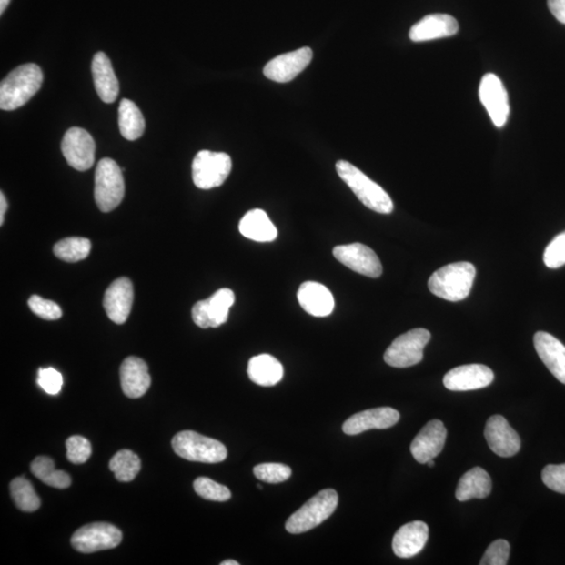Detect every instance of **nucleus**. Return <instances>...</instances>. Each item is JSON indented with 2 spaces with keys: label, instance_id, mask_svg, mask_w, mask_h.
Segmentation results:
<instances>
[{
  "label": "nucleus",
  "instance_id": "30",
  "mask_svg": "<svg viewBox=\"0 0 565 565\" xmlns=\"http://www.w3.org/2000/svg\"><path fill=\"white\" fill-rule=\"evenodd\" d=\"M35 477L55 489H66L72 485V479L65 471L55 469L54 460L48 457H38L31 464Z\"/></svg>",
  "mask_w": 565,
  "mask_h": 565
},
{
  "label": "nucleus",
  "instance_id": "17",
  "mask_svg": "<svg viewBox=\"0 0 565 565\" xmlns=\"http://www.w3.org/2000/svg\"><path fill=\"white\" fill-rule=\"evenodd\" d=\"M134 285L127 277L117 278L105 292L104 308L108 318L117 325L128 319L134 304Z\"/></svg>",
  "mask_w": 565,
  "mask_h": 565
},
{
  "label": "nucleus",
  "instance_id": "6",
  "mask_svg": "<svg viewBox=\"0 0 565 565\" xmlns=\"http://www.w3.org/2000/svg\"><path fill=\"white\" fill-rule=\"evenodd\" d=\"M125 184L121 167L111 158H103L96 166L95 200L102 212L114 211L123 201Z\"/></svg>",
  "mask_w": 565,
  "mask_h": 565
},
{
  "label": "nucleus",
  "instance_id": "47",
  "mask_svg": "<svg viewBox=\"0 0 565 565\" xmlns=\"http://www.w3.org/2000/svg\"><path fill=\"white\" fill-rule=\"evenodd\" d=\"M257 488H259V489H260V490H262V489H263V488H262V486H261V485H257Z\"/></svg>",
  "mask_w": 565,
  "mask_h": 565
},
{
  "label": "nucleus",
  "instance_id": "37",
  "mask_svg": "<svg viewBox=\"0 0 565 565\" xmlns=\"http://www.w3.org/2000/svg\"><path fill=\"white\" fill-rule=\"evenodd\" d=\"M544 264L547 267L557 269L565 265V232L558 235L544 251Z\"/></svg>",
  "mask_w": 565,
  "mask_h": 565
},
{
  "label": "nucleus",
  "instance_id": "39",
  "mask_svg": "<svg viewBox=\"0 0 565 565\" xmlns=\"http://www.w3.org/2000/svg\"><path fill=\"white\" fill-rule=\"evenodd\" d=\"M31 310L41 318L55 320L62 317V310L58 304L39 296H32L29 299Z\"/></svg>",
  "mask_w": 565,
  "mask_h": 565
},
{
  "label": "nucleus",
  "instance_id": "12",
  "mask_svg": "<svg viewBox=\"0 0 565 565\" xmlns=\"http://www.w3.org/2000/svg\"><path fill=\"white\" fill-rule=\"evenodd\" d=\"M335 259L345 267L368 277H379L382 265L374 250L361 243L347 244L333 249Z\"/></svg>",
  "mask_w": 565,
  "mask_h": 565
},
{
  "label": "nucleus",
  "instance_id": "1",
  "mask_svg": "<svg viewBox=\"0 0 565 565\" xmlns=\"http://www.w3.org/2000/svg\"><path fill=\"white\" fill-rule=\"evenodd\" d=\"M42 82L44 74L34 63L14 69L0 84V108L11 111L23 107L39 92Z\"/></svg>",
  "mask_w": 565,
  "mask_h": 565
},
{
  "label": "nucleus",
  "instance_id": "36",
  "mask_svg": "<svg viewBox=\"0 0 565 565\" xmlns=\"http://www.w3.org/2000/svg\"><path fill=\"white\" fill-rule=\"evenodd\" d=\"M66 457L69 462L80 465L92 456V445L86 438L73 436L66 439Z\"/></svg>",
  "mask_w": 565,
  "mask_h": 565
},
{
  "label": "nucleus",
  "instance_id": "38",
  "mask_svg": "<svg viewBox=\"0 0 565 565\" xmlns=\"http://www.w3.org/2000/svg\"><path fill=\"white\" fill-rule=\"evenodd\" d=\"M510 556V544L499 540L490 544L479 562L480 565H506Z\"/></svg>",
  "mask_w": 565,
  "mask_h": 565
},
{
  "label": "nucleus",
  "instance_id": "20",
  "mask_svg": "<svg viewBox=\"0 0 565 565\" xmlns=\"http://www.w3.org/2000/svg\"><path fill=\"white\" fill-rule=\"evenodd\" d=\"M459 32L455 17L448 14H430L419 21L409 31V38L414 42H425L450 37Z\"/></svg>",
  "mask_w": 565,
  "mask_h": 565
},
{
  "label": "nucleus",
  "instance_id": "43",
  "mask_svg": "<svg viewBox=\"0 0 565 565\" xmlns=\"http://www.w3.org/2000/svg\"><path fill=\"white\" fill-rule=\"evenodd\" d=\"M8 209V202L5 197L4 193H0V225H4L5 214Z\"/></svg>",
  "mask_w": 565,
  "mask_h": 565
},
{
  "label": "nucleus",
  "instance_id": "22",
  "mask_svg": "<svg viewBox=\"0 0 565 565\" xmlns=\"http://www.w3.org/2000/svg\"><path fill=\"white\" fill-rule=\"evenodd\" d=\"M534 347L549 371L565 385V346L561 341L547 332H537Z\"/></svg>",
  "mask_w": 565,
  "mask_h": 565
},
{
  "label": "nucleus",
  "instance_id": "23",
  "mask_svg": "<svg viewBox=\"0 0 565 565\" xmlns=\"http://www.w3.org/2000/svg\"><path fill=\"white\" fill-rule=\"evenodd\" d=\"M429 540V526L417 520L407 523L396 532L393 550L396 556L410 558L420 553Z\"/></svg>",
  "mask_w": 565,
  "mask_h": 565
},
{
  "label": "nucleus",
  "instance_id": "29",
  "mask_svg": "<svg viewBox=\"0 0 565 565\" xmlns=\"http://www.w3.org/2000/svg\"><path fill=\"white\" fill-rule=\"evenodd\" d=\"M118 126L124 138L136 141L144 135L146 123L142 111L135 102L123 99L118 107Z\"/></svg>",
  "mask_w": 565,
  "mask_h": 565
},
{
  "label": "nucleus",
  "instance_id": "40",
  "mask_svg": "<svg viewBox=\"0 0 565 565\" xmlns=\"http://www.w3.org/2000/svg\"><path fill=\"white\" fill-rule=\"evenodd\" d=\"M541 478L550 490L565 494V464L544 467Z\"/></svg>",
  "mask_w": 565,
  "mask_h": 565
},
{
  "label": "nucleus",
  "instance_id": "19",
  "mask_svg": "<svg viewBox=\"0 0 565 565\" xmlns=\"http://www.w3.org/2000/svg\"><path fill=\"white\" fill-rule=\"evenodd\" d=\"M400 414L394 409L378 408L360 411L348 419L343 430L348 436L359 435L371 429H387L399 421Z\"/></svg>",
  "mask_w": 565,
  "mask_h": 565
},
{
  "label": "nucleus",
  "instance_id": "32",
  "mask_svg": "<svg viewBox=\"0 0 565 565\" xmlns=\"http://www.w3.org/2000/svg\"><path fill=\"white\" fill-rule=\"evenodd\" d=\"M11 497L21 511L34 512L40 508L41 501L31 481L25 478H17L11 481Z\"/></svg>",
  "mask_w": 565,
  "mask_h": 565
},
{
  "label": "nucleus",
  "instance_id": "34",
  "mask_svg": "<svg viewBox=\"0 0 565 565\" xmlns=\"http://www.w3.org/2000/svg\"><path fill=\"white\" fill-rule=\"evenodd\" d=\"M194 490L200 498L207 500L227 501L232 498V493H230L228 488L205 477L195 479Z\"/></svg>",
  "mask_w": 565,
  "mask_h": 565
},
{
  "label": "nucleus",
  "instance_id": "8",
  "mask_svg": "<svg viewBox=\"0 0 565 565\" xmlns=\"http://www.w3.org/2000/svg\"><path fill=\"white\" fill-rule=\"evenodd\" d=\"M430 333L427 329L418 328L400 335L385 353V361L393 368H409L423 359L424 348L429 343Z\"/></svg>",
  "mask_w": 565,
  "mask_h": 565
},
{
  "label": "nucleus",
  "instance_id": "42",
  "mask_svg": "<svg viewBox=\"0 0 565 565\" xmlns=\"http://www.w3.org/2000/svg\"><path fill=\"white\" fill-rule=\"evenodd\" d=\"M548 5L555 18L565 25V0H548Z\"/></svg>",
  "mask_w": 565,
  "mask_h": 565
},
{
  "label": "nucleus",
  "instance_id": "15",
  "mask_svg": "<svg viewBox=\"0 0 565 565\" xmlns=\"http://www.w3.org/2000/svg\"><path fill=\"white\" fill-rule=\"evenodd\" d=\"M485 438L490 449L499 457H513L520 449L521 442L518 432L502 416L489 418L485 428Z\"/></svg>",
  "mask_w": 565,
  "mask_h": 565
},
{
  "label": "nucleus",
  "instance_id": "21",
  "mask_svg": "<svg viewBox=\"0 0 565 565\" xmlns=\"http://www.w3.org/2000/svg\"><path fill=\"white\" fill-rule=\"evenodd\" d=\"M123 392L131 399L143 397L151 386V377L146 362L135 356L126 358L120 368Z\"/></svg>",
  "mask_w": 565,
  "mask_h": 565
},
{
  "label": "nucleus",
  "instance_id": "13",
  "mask_svg": "<svg viewBox=\"0 0 565 565\" xmlns=\"http://www.w3.org/2000/svg\"><path fill=\"white\" fill-rule=\"evenodd\" d=\"M479 99L491 117V121L498 128L504 127L510 114L508 93L501 80L497 75L487 74L483 76L479 86Z\"/></svg>",
  "mask_w": 565,
  "mask_h": 565
},
{
  "label": "nucleus",
  "instance_id": "44",
  "mask_svg": "<svg viewBox=\"0 0 565 565\" xmlns=\"http://www.w3.org/2000/svg\"><path fill=\"white\" fill-rule=\"evenodd\" d=\"M11 0H0V14H3L10 4Z\"/></svg>",
  "mask_w": 565,
  "mask_h": 565
},
{
  "label": "nucleus",
  "instance_id": "11",
  "mask_svg": "<svg viewBox=\"0 0 565 565\" xmlns=\"http://www.w3.org/2000/svg\"><path fill=\"white\" fill-rule=\"evenodd\" d=\"M61 150L69 166L84 172L95 164L96 144L86 130L73 127L63 136Z\"/></svg>",
  "mask_w": 565,
  "mask_h": 565
},
{
  "label": "nucleus",
  "instance_id": "10",
  "mask_svg": "<svg viewBox=\"0 0 565 565\" xmlns=\"http://www.w3.org/2000/svg\"><path fill=\"white\" fill-rule=\"evenodd\" d=\"M235 303V293L227 288L215 292L211 298L194 305V323L202 329L218 328L227 322L230 307Z\"/></svg>",
  "mask_w": 565,
  "mask_h": 565
},
{
  "label": "nucleus",
  "instance_id": "2",
  "mask_svg": "<svg viewBox=\"0 0 565 565\" xmlns=\"http://www.w3.org/2000/svg\"><path fill=\"white\" fill-rule=\"evenodd\" d=\"M477 270L473 264L458 262L438 269L429 277L432 295L449 302L463 301L470 295Z\"/></svg>",
  "mask_w": 565,
  "mask_h": 565
},
{
  "label": "nucleus",
  "instance_id": "4",
  "mask_svg": "<svg viewBox=\"0 0 565 565\" xmlns=\"http://www.w3.org/2000/svg\"><path fill=\"white\" fill-rule=\"evenodd\" d=\"M338 494L326 489L314 495L286 521V530L291 534H302L317 528L337 510Z\"/></svg>",
  "mask_w": 565,
  "mask_h": 565
},
{
  "label": "nucleus",
  "instance_id": "18",
  "mask_svg": "<svg viewBox=\"0 0 565 565\" xmlns=\"http://www.w3.org/2000/svg\"><path fill=\"white\" fill-rule=\"evenodd\" d=\"M446 430L443 422L431 420L422 429L410 445L411 455L418 463L428 464L434 459L444 449Z\"/></svg>",
  "mask_w": 565,
  "mask_h": 565
},
{
  "label": "nucleus",
  "instance_id": "28",
  "mask_svg": "<svg viewBox=\"0 0 565 565\" xmlns=\"http://www.w3.org/2000/svg\"><path fill=\"white\" fill-rule=\"evenodd\" d=\"M492 490V480L483 469L474 467L466 472L459 481L456 497L459 501L489 497Z\"/></svg>",
  "mask_w": 565,
  "mask_h": 565
},
{
  "label": "nucleus",
  "instance_id": "41",
  "mask_svg": "<svg viewBox=\"0 0 565 565\" xmlns=\"http://www.w3.org/2000/svg\"><path fill=\"white\" fill-rule=\"evenodd\" d=\"M38 386L48 395H58L63 386V377L53 368H40L37 378Z\"/></svg>",
  "mask_w": 565,
  "mask_h": 565
},
{
  "label": "nucleus",
  "instance_id": "26",
  "mask_svg": "<svg viewBox=\"0 0 565 565\" xmlns=\"http://www.w3.org/2000/svg\"><path fill=\"white\" fill-rule=\"evenodd\" d=\"M247 374L257 386L274 387L283 379L284 368L274 356L261 354L249 360Z\"/></svg>",
  "mask_w": 565,
  "mask_h": 565
},
{
  "label": "nucleus",
  "instance_id": "24",
  "mask_svg": "<svg viewBox=\"0 0 565 565\" xmlns=\"http://www.w3.org/2000/svg\"><path fill=\"white\" fill-rule=\"evenodd\" d=\"M299 305L313 317L325 318L334 310V298L323 284L305 282L298 291Z\"/></svg>",
  "mask_w": 565,
  "mask_h": 565
},
{
  "label": "nucleus",
  "instance_id": "27",
  "mask_svg": "<svg viewBox=\"0 0 565 565\" xmlns=\"http://www.w3.org/2000/svg\"><path fill=\"white\" fill-rule=\"evenodd\" d=\"M240 233L246 238L257 242H272L277 239V229L262 209H251L244 215L239 225Z\"/></svg>",
  "mask_w": 565,
  "mask_h": 565
},
{
  "label": "nucleus",
  "instance_id": "3",
  "mask_svg": "<svg viewBox=\"0 0 565 565\" xmlns=\"http://www.w3.org/2000/svg\"><path fill=\"white\" fill-rule=\"evenodd\" d=\"M337 171L339 177L367 207L379 214H390L394 211L393 200L389 195L358 167L346 160H339L337 163Z\"/></svg>",
  "mask_w": 565,
  "mask_h": 565
},
{
  "label": "nucleus",
  "instance_id": "31",
  "mask_svg": "<svg viewBox=\"0 0 565 565\" xmlns=\"http://www.w3.org/2000/svg\"><path fill=\"white\" fill-rule=\"evenodd\" d=\"M141 459L138 456L127 449L116 452L109 463V469L115 473L116 479L123 483L134 480L141 470Z\"/></svg>",
  "mask_w": 565,
  "mask_h": 565
},
{
  "label": "nucleus",
  "instance_id": "33",
  "mask_svg": "<svg viewBox=\"0 0 565 565\" xmlns=\"http://www.w3.org/2000/svg\"><path fill=\"white\" fill-rule=\"evenodd\" d=\"M92 249V243L86 238H66L59 241L54 247V254L60 260L76 263L86 259Z\"/></svg>",
  "mask_w": 565,
  "mask_h": 565
},
{
  "label": "nucleus",
  "instance_id": "35",
  "mask_svg": "<svg viewBox=\"0 0 565 565\" xmlns=\"http://www.w3.org/2000/svg\"><path fill=\"white\" fill-rule=\"evenodd\" d=\"M257 479L268 484H278L289 479L291 469L288 465L278 463H265L257 465L254 469Z\"/></svg>",
  "mask_w": 565,
  "mask_h": 565
},
{
  "label": "nucleus",
  "instance_id": "9",
  "mask_svg": "<svg viewBox=\"0 0 565 565\" xmlns=\"http://www.w3.org/2000/svg\"><path fill=\"white\" fill-rule=\"evenodd\" d=\"M123 534L107 522H95L83 526L72 536V546L83 554L115 549L121 543Z\"/></svg>",
  "mask_w": 565,
  "mask_h": 565
},
{
  "label": "nucleus",
  "instance_id": "25",
  "mask_svg": "<svg viewBox=\"0 0 565 565\" xmlns=\"http://www.w3.org/2000/svg\"><path fill=\"white\" fill-rule=\"evenodd\" d=\"M92 74L97 95L104 103L111 104L120 93V84L107 55L96 53L92 62Z\"/></svg>",
  "mask_w": 565,
  "mask_h": 565
},
{
  "label": "nucleus",
  "instance_id": "16",
  "mask_svg": "<svg viewBox=\"0 0 565 565\" xmlns=\"http://www.w3.org/2000/svg\"><path fill=\"white\" fill-rule=\"evenodd\" d=\"M494 380L492 369L483 365H467L452 368L445 375L446 388L453 392H467L487 388Z\"/></svg>",
  "mask_w": 565,
  "mask_h": 565
},
{
  "label": "nucleus",
  "instance_id": "7",
  "mask_svg": "<svg viewBox=\"0 0 565 565\" xmlns=\"http://www.w3.org/2000/svg\"><path fill=\"white\" fill-rule=\"evenodd\" d=\"M232 158L227 153L202 150L192 164L194 185L201 190L220 187L232 171Z\"/></svg>",
  "mask_w": 565,
  "mask_h": 565
},
{
  "label": "nucleus",
  "instance_id": "5",
  "mask_svg": "<svg viewBox=\"0 0 565 565\" xmlns=\"http://www.w3.org/2000/svg\"><path fill=\"white\" fill-rule=\"evenodd\" d=\"M172 448L177 455L191 462L216 464L227 457V449L217 439L185 430L172 439Z\"/></svg>",
  "mask_w": 565,
  "mask_h": 565
},
{
  "label": "nucleus",
  "instance_id": "45",
  "mask_svg": "<svg viewBox=\"0 0 565 565\" xmlns=\"http://www.w3.org/2000/svg\"><path fill=\"white\" fill-rule=\"evenodd\" d=\"M221 565H239V562H237L235 560H226L221 562Z\"/></svg>",
  "mask_w": 565,
  "mask_h": 565
},
{
  "label": "nucleus",
  "instance_id": "14",
  "mask_svg": "<svg viewBox=\"0 0 565 565\" xmlns=\"http://www.w3.org/2000/svg\"><path fill=\"white\" fill-rule=\"evenodd\" d=\"M312 57L311 48L302 47L295 52L277 55L265 66L263 73L269 80L288 83L295 79L310 65Z\"/></svg>",
  "mask_w": 565,
  "mask_h": 565
},
{
  "label": "nucleus",
  "instance_id": "46",
  "mask_svg": "<svg viewBox=\"0 0 565 565\" xmlns=\"http://www.w3.org/2000/svg\"><path fill=\"white\" fill-rule=\"evenodd\" d=\"M428 465H429V467H434V466H435V460H434V459H430V460H429Z\"/></svg>",
  "mask_w": 565,
  "mask_h": 565
}]
</instances>
